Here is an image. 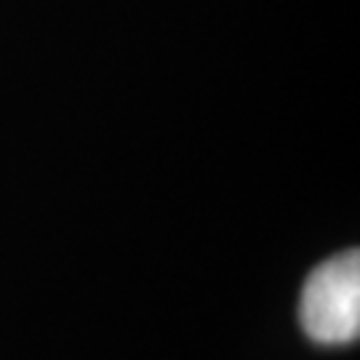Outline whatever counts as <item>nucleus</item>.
Returning <instances> with one entry per match:
<instances>
[{"label": "nucleus", "mask_w": 360, "mask_h": 360, "mask_svg": "<svg viewBox=\"0 0 360 360\" xmlns=\"http://www.w3.org/2000/svg\"><path fill=\"white\" fill-rule=\"evenodd\" d=\"M299 321L318 345H349L360 334V254L342 251L309 272Z\"/></svg>", "instance_id": "nucleus-1"}]
</instances>
